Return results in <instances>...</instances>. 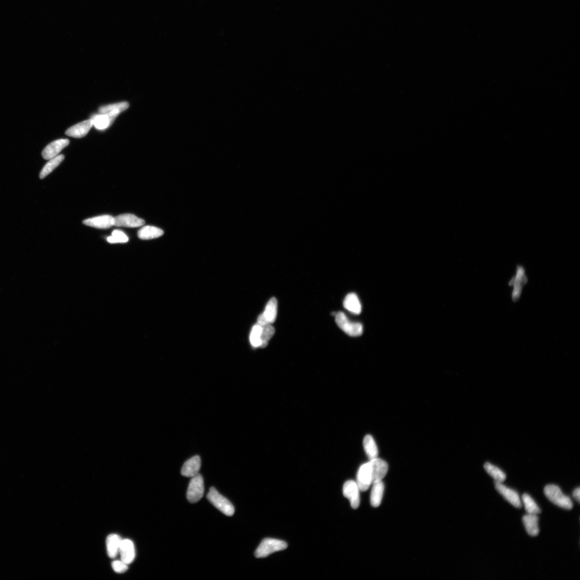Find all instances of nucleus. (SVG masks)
Listing matches in <instances>:
<instances>
[{"mask_svg": "<svg viewBox=\"0 0 580 580\" xmlns=\"http://www.w3.org/2000/svg\"><path fill=\"white\" fill-rule=\"evenodd\" d=\"M122 540L120 536L116 534H111L107 537L106 550L107 555L110 558H116L119 553Z\"/></svg>", "mask_w": 580, "mask_h": 580, "instance_id": "obj_21", "label": "nucleus"}, {"mask_svg": "<svg viewBox=\"0 0 580 580\" xmlns=\"http://www.w3.org/2000/svg\"><path fill=\"white\" fill-rule=\"evenodd\" d=\"M359 488L356 482L353 480L346 481L343 485V495L350 501L353 509H357L360 504Z\"/></svg>", "mask_w": 580, "mask_h": 580, "instance_id": "obj_11", "label": "nucleus"}, {"mask_svg": "<svg viewBox=\"0 0 580 580\" xmlns=\"http://www.w3.org/2000/svg\"><path fill=\"white\" fill-rule=\"evenodd\" d=\"M497 491L513 506L518 508L522 507L519 497L517 492L507 487L502 483L494 482Z\"/></svg>", "mask_w": 580, "mask_h": 580, "instance_id": "obj_13", "label": "nucleus"}, {"mask_svg": "<svg viewBox=\"0 0 580 580\" xmlns=\"http://www.w3.org/2000/svg\"><path fill=\"white\" fill-rule=\"evenodd\" d=\"M208 500L220 512L228 517H232L235 509L233 504L228 499L221 495L214 487L209 489L207 495Z\"/></svg>", "mask_w": 580, "mask_h": 580, "instance_id": "obj_3", "label": "nucleus"}, {"mask_svg": "<svg viewBox=\"0 0 580 580\" xmlns=\"http://www.w3.org/2000/svg\"><path fill=\"white\" fill-rule=\"evenodd\" d=\"M69 144L68 139H58L47 145L41 153L42 157L45 160H50L55 158L62 150L66 147Z\"/></svg>", "mask_w": 580, "mask_h": 580, "instance_id": "obj_12", "label": "nucleus"}, {"mask_svg": "<svg viewBox=\"0 0 580 580\" xmlns=\"http://www.w3.org/2000/svg\"><path fill=\"white\" fill-rule=\"evenodd\" d=\"M539 518L536 514H528L522 518L523 523L527 533L532 537H536L539 534Z\"/></svg>", "mask_w": 580, "mask_h": 580, "instance_id": "obj_19", "label": "nucleus"}, {"mask_svg": "<svg viewBox=\"0 0 580 580\" xmlns=\"http://www.w3.org/2000/svg\"><path fill=\"white\" fill-rule=\"evenodd\" d=\"M343 306L351 312L359 314L362 311V305L355 293L348 294L344 300Z\"/></svg>", "mask_w": 580, "mask_h": 580, "instance_id": "obj_22", "label": "nucleus"}, {"mask_svg": "<svg viewBox=\"0 0 580 580\" xmlns=\"http://www.w3.org/2000/svg\"><path fill=\"white\" fill-rule=\"evenodd\" d=\"M580 488L578 487L575 490L573 493V496L575 499L580 502Z\"/></svg>", "mask_w": 580, "mask_h": 580, "instance_id": "obj_33", "label": "nucleus"}, {"mask_svg": "<svg viewBox=\"0 0 580 580\" xmlns=\"http://www.w3.org/2000/svg\"><path fill=\"white\" fill-rule=\"evenodd\" d=\"M201 467L200 456H196L187 460L183 466L181 474L187 477H192L198 474Z\"/></svg>", "mask_w": 580, "mask_h": 580, "instance_id": "obj_17", "label": "nucleus"}, {"mask_svg": "<svg viewBox=\"0 0 580 580\" xmlns=\"http://www.w3.org/2000/svg\"><path fill=\"white\" fill-rule=\"evenodd\" d=\"M262 331V327L258 324L252 328L250 335V342L252 347L254 348L261 347Z\"/></svg>", "mask_w": 580, "mask_h": 580, "instance_id": "obj_28", "label": "nucleus"}, {"mask_svg": "<svg viewBox=\"0 0 580 580\" xmlns=\"http://www.w3.org/2000/svg\"><path fill=\"white\" fill-rule=\"evenodd\" d=\"M128 106L129 104L127 102H120V103L102 106L100 107L99 111L100 114H106V113L115 110H118L123 112L127 109Z\"/></svg>", "mask_w": 580, "mask_h": 580, "instance_id": "obj_30", "label": "nucleus"}, {"mask_svg": "<svg viewBox=\"0 0 580 580\" xmlns=\"http://www.w3.org/2000/svg\"><path fill=\"white\" fill-rule=\"evenodd\" d=\"M107 241L110 244L126 243L128 241V238L122 231L114 230L111 236L107 238Z\"/></svg>", "mask_w": 580, "mask_h": 580, "instance_id": "obj_31", "label": "nucleus"}, {"mask_svg": "<svg viewBox=\"0 0 580 580\" xmlns=\"http://www.w3.org/2000/svg\"><path fill=\"white\" fill-rule=\"evenodd\" d=\"M122 112L118 110H113L106 114H99L91 117L93 125L98 130H105L109 127L114 122L116 118Z\"/></svg>", "mask_w": 580, "mask_h": 580, "instance_id": "obj_10", "label": "nucleus"}, {"mask_svg": "<svg viewBox=\"0 0 580 580\" xmlns=\"http://www.w3.org/2000/svg\"><path fill=\"white\" fill-rule=\"evenodd\" d=\"M363 447L368 457L373 459L378 457V450L373 438L371 435H367L363 440Z\"/></svg>", "mask_w": 580, "mask_h": 580, "instance_id": "obj_24", "label": "nucleus"}, {"mask_svg": "<svg viewBox=\"0 0 580 580\" xmlns=\"http://www.w3.org/2000/svg\"><path fill=\"white\" fill-rule=\"evenodd\" d=\"M357 483L360 491H367L373 484V476L370 461L363 464L358 471Z\"/></svg>", "mask_w": 580, "mask_h": 580, "instance_id": "obj_7", "label": "nucleus"}, {"mask_svg": "<svg viewBox=\"0 0 580 580\" xmlns=\"http://www.w3.org/2000/svg\"><path fill=\"white\" fill-rule=\"evenodd\" d=\"M335 317L338 327L348 335L357 337L362 334L363 329L362 324L349 321L346 314L341 311L336 313Z\"/></svg>", "mask_w": 580, "mask_h": 580, "instance_id": "obj_4", "label": "nucleus"}, {"mask_svg": "<svg viewBox=\"0 0 580 580\" xmlns=\"http://www.w3.org/2000/svg\"><path fill=\"white\" fill-rule=\"evenodd\" d=\"M113 218L109 215H104L85 219L83 224L88 227L100 229L109 228L113 226Z\"/></svg>", "mask_w": 580, "mask_h": 580, "instance_id": "obj_18", "label": "nucleus"}, {"mask_svg": "<svg viewBox=\"0 0 580 580\" xmlns=\"http://www.w3.org/2000/svg\"><path fill=\"white\" fill-rule=\"evenodd\" d=\"M522 500L525 510L528 514L537 515L541 513L540 509L529 494H524L522 496Z\"/></svg>", "mask_w": 580, "mask_h": 580, "instance_id": "obj_27", "label": "nucleus"}, {"mask_svg": "<svg viewBox=\"0 0 580 580\" xmlns=\"http://www.w3.org/2000/svg\"><path fill=\"white\" fill-rule=\"evenodd\" d=\"M483 467L487 474L491 476L496 481L502 483L506 480V474L498 467L488 463V462H487Z\"/></svg>", "mask_w": 580, "mask_h": 580, "instance_id": "obj_26", "label": "nucleus"}, {"mask_svg": "<svg viewBox=\"0 0 580 580\" xmlns=\"http://www.w3.org/2000/svg\"><path fill=\"white\" fill-rule=\"evenodd\" d=\"M64 158V155H59L55 158L50 159L41 170L40 174V179H44L46 176L52 173L53 170L55 169L62 163Z\"/></svg>", "mask_w": 580, "mask_h": 580, "instance_id": "obj_25", "label": "nucleus"}, {"mask_svg": "<svg viewBox=\"0 0 580 580\" xmlns=\"http://www.w3.org/2000/svg\"><path fill=\"white\" fill-rule=\"evenodd\" d=\"M93 125L91 119L84 121L67 129L65 133L67 136L76 138H83L86 135Z\"/></svg>", "mask_w": 580, "mask_h": 580, "instance_id": "obj_16", "label": "nucleus"}, {"mask_svg": "<svg viewBox=\"0 0 580 580\" xmlns=\"http://www.w3.org/2000/svg\"><path fill=\"white\" fill-rule=\"evenodd\" d=\"M288 544L284 541L273 539H263L261 544L257 547L255 556L257 558H266L273 553L286 549Z\"/></svg>", "mask_w": 580, "mask_h": 580, "instance_id": "obj_2", "label": "nucleus"}, {"mask_svg": "<svg viewBox=\"0 0 580 580\" xmlns=\"http://www.w3.org/2000/svg\"><path fill=\"white\" fill-rule=\"evenodd\" d=\"M262 327V331L261 334V347L264 348L266 347L269 341L273 336L275 332V330L274 327L271 325H267Z\"/></svg>", "mask_w": 580, "mask_h": 580, "instance_id": "obj_29", "label": "nucleus"}, {"mask_svg": "<svg viewBox=\"0 0 580 580\" xmlns=\"http://www.w3.org/2000/svg\"><path fill=\"white\" fill-rule=\"evenodd\" d=\"M369 461L372 469L373 483L382 481L383 478L388 474L389 470L388 463L384 460L378 457L370 459Z\"/></svg>", "mask_w": 580, "mask_h": 580, "instance_id": "obj_14", "label": "nucleus"}, {"mask_svg": "<svg viewBox=\"0 0 580 580\" xmlns=\"http://www.w3.org/2000/svg\"><path fill=\"white\" fill-rule=\"evenodd\" d=\"M204 493V480L200 474L192 477L188 487L186 497L187 500L191 503L200 501Z\"/></svg>", "mask_w": 580, "mask_h": 580, "instance_id": "obj_5", "label": "nucleus"}, {"mask_svg": "<svg viewBox=\"0 0 580 580\" xmlns=\"http://www.w3.org/2000/svg\"><path fill=\"white\" fill-rule=\"evenodd\" d=\"M385 486L382 481L376 482L373 484L371 492L370 503L373 507H378L382 501Z\"/></svg>", "mask_w": 580, "mask_h": 580, "instance_id": "obj_20", "label": "nucleus"}, {"mask_svg": "<svg viewBox=\"0 0 580 580\" xmlns=\"http://www.w3.org/2000/svg\"><path fill=\"white\" fill-rule=\"evenodd\" d=\"M164 234L163 229L152 226H146L138 231V236L142 240H147L158 238Z\"/></svg>", "mask_w": 580, "mask_h": 580, "instance_id": "obj_23", "label": "nucleus"}, {"mask_svg": "<svg viewBox=\"0 0 580 580\" xmlns=\"http://www.w3.org/2000/svg\"><path fill=\"white\" fill-rule=\"evenodd\" d=\"M119 553L122 561L127 565L132 563L136 556L135 547H134L133 542L130 539H122Z\"/></svg>", "mask_w": 580, "mask_h": 580, "instance_id": "obj_15", "label": "nucleus"}, {"mask_svg": "<svg viewBox=\"0 0 580 580\" xmlns=\"http://www.w3.org/2000/svg\"><path fill=\"white\" fill-rule=\"evenodd\" d=\"M145 220L132 214H123L113 218V226L118 227L136 228L141 227Z\"/></svg>", "mask_w": 580, "mask_h": 580, "instance_id": "obj_9", "label": "nucleus"}, {"mask_svg": "<svg viewBox=\"0 0 580 580\" xmlns=\"http://www.w3.org/2000/svg\"><path fill=\"white\" fill-rule=\"evenodd\" d=\"M545 496L553 503L557 506L566 510H571L573 503L570 497L562 493L561 489L555 485H549L544 490Z\"/></svg>", "mask_w": 580, "mask_h": 580, "instance_id": "obj_1", "label": "nucleus"}, {"mask_svg": "<svg viewBox=\"0 0 580 580\" xmlns=\"http://www.w3.org/2000/svg\"><path fill=\"white\" fill-rule=\"evenodd\" d=\"M127 564L122 560H116L112 563V567L118 573L125 572L128 569Z\"/></svg>", "mask_w": 580, "mask_h": 580, "instance_id": "obj_32", "label": "nucleus"}, {"mask_svg": "<svg viewBox=\"0 0 580 580\" xmlns=\"http://www.w3.org/2000/svg\"><path fill=\"white\" fill-rule=\"evenodd\" d=\"M278 303L275 298L269 301L264 312L257 319V324L261 326L271 325L275 321L277 314Z\"/></svg>", "mask_w": 580, "mask_h": 580, "instance_id": "obj_8", "label": "nucleus"}, {"mask_svg": "<svg viewBox=\"0 0 580 580\" xmlns=\"http://www.w3.org/2000/svg\"><path fill=\"white\" fill-rule=\"evenodd\" d=\"M528 282V279L525 275L524 268L522 266H518L515 276L509 283V286L514 287L512 293V299L514 302H517L519 300L522 292L523 288Z\"/></svg>", "mask_w": 580, "mask_h": 580, "instance_id": "obj_6", "label": "nucleus"}]
</instances>
